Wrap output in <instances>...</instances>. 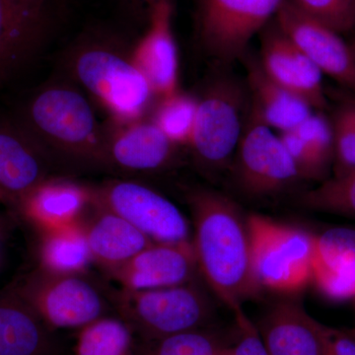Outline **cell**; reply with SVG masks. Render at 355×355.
I'll list each match as a JSON object with an SVG mask.
<instances>
[{
	"mask_svg": "<svg viewBox=\"0 0 355 355\" xmlns=\"http://www.w3.org/2000/svg\"><path fill=\"white\" fill-rule=\"evenodd\" d=\"M198 272L229 309L243 307L261 291L252 266L247 216L230 198L207 189L187 195Z\"/></svg>",
	"mask_w": 355,
	"mask_h": 355,
	"instance_id": "6da1fadb",
	"label": "cell"
},
{
	"mask_svg": "<svg viewBox=\"0 0 355 355\" xmlns=\"http://www.w3.org/2000/svg\"><path fill=\"white\" fill-rule=\"evenodd\" d=\"M21 125L60 173L108 172L105 130L93 104L76 84H46L21 110Z\"/></svg>",
	"mask_w": 355,
	"mask_h": 355,
	"instance_id": "7a4b0ae2",
	"label": "cell"
},
{
	"mask_svg": "<svg viewBox=\"0 0 355 355\" xmlns=\"http://www.w3.org/2000/svg\"><path fill=\"white\" fill-rule=\"evenodd\" d=\"M62 62L72 83L87 93L111 121L146 118L157 101L150 83L135 64L132 46L114 32L83 33Z\"/></svg>",
	"mask_w": 355,
	"mask_h": 355,
	"instance_id": "3957f363",
	"label": "cell"
},
{
	"mask_svg": "<svg viewBox=\"0 0 355 355\" xmlns=\"http://www.w3.org/2000/svg\"><path fill=\"white\" fill-rule=\"evenodd\" d=\"M114 312L137 340H153L209 327L214 306L197 282L147 291H112Z\"/></svg>",
	"mask_w": 355,
	"mask_h": 355,
	"instance_id": "277c9868",
	"label": "cell"
},
{
	"mask_svg": "<svg viewBox=\"0 0 355 355\" xmlns=\"http://www.w3.org/2000/svg\"><path fill=\"white\" fill-rule=\"evenodd\" d=\"M53 331L79 330L114 311L112 291L84 275H58L37 268L12 287Z\"/></svg>",
	"mask_w": 355,
	"mask_h": 355,
	"instance_id": "5b68a950",
	"label": "cell"
},
{
	"mask_svg": "<svg viewBox=\"0 0 355 355\" xmlns=\"http://www.w3.org/2000/svg\"><path fill=\"white\" fill-rule=\"evenodd\" d=\"M247 219L252 266L260 288L282 294L303 291L312 282L315 235L261 214Z\"/></svg>",
	"mask_w": 355,
	"mask_h": 355,
	"instance_id": "8992f818",
	"label": "cell"
},
{
	"mask_svg": "<svg viewBox=\"0 0 355 355\" xmlns=\"http://www.w3.org/2000/svg\"><path fill=\"white\" fill-rule=\"evenodd\" d=\"M286 0H196L198 41L210 57L231 64L244 57L250 42L277 17Z\"/></svg>",
	"mask_w": 355,
	"mask_h": 355,
	"instance_id": "52a82bcc",
	"label": "cell"
},
{
	"mask_svg": "<svg viewBox=\"0 0 355 355\" xmlns=\"http://www.w3.org/2000/svg\"><path fill=\"white\" fill-rule=\"evenodd\" d=\"M93 202L130 222L156 243L191 241L190 225L171 200L130 178L92 186Z\"/></svg>",
	"mask_w": 355,
	"mask_h": 355,
	"instance_id": "ba28073f",
	"label": "cell"
},
{
	"mask_svg": "<svg viewBox=\"0 0 355 355\" xmlns=\"http://www.w3.org/2000/svg\"><path fill=\"white\" fill-rule=\"evenodd\" d=\"M244 93L234 81L219 79L198 98L197 116L189 147L193 160L205 170L227 162L241 139Z\"/></svg>",
	"mask_w": 355,
	"mask_h": 355,
	"instance_id": "9c48e42d",
	"label": "cell"
},
{
	"mask_svg": "<svg viewBox=\"0 0 355 355\" xmlns=\"http://www.w3.org/2000/svg\"><path fill=\"white\" fill-rule=\"evenodd\" d=\"M236 180L251 197H268L300 180L279 135L252 107L238 144Z\"/></svg>",
	"mask_w": 355,
	"mask_h": 355,
	"instance_id": "30bf717a",
	"label": "cell"
},
{
	"mask_svg": "<svg viewBox=\"0 0 355 355\" xmlns=\"http://www.w3.org/2000/svg\"><path fill=\"white\" fill-rule=\"evenodd\" d=\"M108 173L125 177L163 171L176 161L178 146L150 116L132 121H109L104 125Z\"/></svg>",
	"mask_w": 355,
	"mask_h": 355,
	"instance_id": "8fae6325",
	"label": "cell"
},
{
	"mask_svg": "<svg viewBox=\"0 0 355 355\" xmlns=\"http://www.w3.org/2000/svg\"><path fill=\"white\" fill-rule=\"evenodd\" d=\"M55 173L60 172L50 156L17 119L0 118V202L17 209Z\"/></svg>",
	"mask_w": 355,
	"mask_h": 355,
	"instance_id": "7c38bea8",
	"label": "cell"
},
{
	"mask_svg": "<svg viewBox=\"0 0 355 355\" xmlns=\"http://www.w3.org/2000/svg\"><path fill=\"white\" fill-rule=\"evenodd\" d=\"M277 27L317 65L355 92V57L340 34L286 0L277 15Z\"/></svg>",
	"mask_w": 355,
	"mask_h": 355,
	"instance_id": "4fadbf2b",
	"label": "cell"
},
{
	"mask_svg": "<svg viewBox=\"0 0 355 355\" xmlns=\"http://www.w3.org/2000/svg\"><path fill=\"white\" fill-rule=\"evenodd\" d=\"M198 272L193 242L156 243L107 272L125 291H147L195 282Z\"/></svg>",
	"mask_w": 355,
	"mask_h": 355,
	"instance_id": "5bb4252c",
	"label": "cell"
},
{
	"mask_svg": "<svg viewBox=\"0 0 355 355\" xmlns=\"http://www.w3.org/2000/svg\"><path fill=\"white\" fill-rule=\"evenodd\" d=\"M173 0H158L149 12L146 31L132 46L135 64L146 77L156 98L179 90V58L173 31Z\"/></svg>",
	"mask_w": 355,
	"mask_h": 355,
	"instance_id": "9a60e30c",
	"label": "cell"
},
{
	"mask_svg": "<svg viewBox=\"0 0 355 355\" xmlns=\"http://www.w3.org/2000/svg\"><path fill=\"white\" fill-rule=\"evenodd\" d=\"M260 64L273 81L305 100L314 110L327 107L322 71L279 27L261 43Z\"/></svg>",
	"mask_w": 355,
	"mask_h": 355,
	"instance_id": "2e32d148",
	"label": "cell"
},
{
	"mask_svg": "<svg viewBox=\"0 0 355 355\" xmlns=\"http://www.w3.org/2000/svg\"><path fill=\"white\" fill-rule=\"evenodd\" d=\"M256 327L268 355H324V324L300 302L275 303Z\"/></svg>",
	"mask_w": 355,
	"mask_h": 355,
	"instance_id": "e0dca14e",
	"label": "cell"
},
{
	"mask_svg": "<svg viewBox=\"0 0 355 355\" xmlns=\"http://www.w3.org/2000/svg\"><path fill=\"white\" fill-rule=\"evenodd\" d=\"M92 198V187L69 177L53 176L33 190L16 210L44 232L78 223Z\"/></svg>",
	"mask_w": 355,
	"mask_h": 355,
	"instance_id": "ac0fdd59",
	"label": "cell"
},
{
	"mask_svg": "<svg viewBox=\"0 0 355 355\" xmlns=\"http://www.w3.org/2000/svg\"><path fill=\"white\" fill-rule=\"evenodd\" d=\"M311 284L329 300L355 298V228L336 226L315 235Z\"/></svg>",
	"mask_w": 355,
	"mask_h": 355,
	"instance_id": "d6986e66",
	"label": "cell"
},
{
	"mask_svg": "<svg viewBox=\"0 0 355 355\" xmlns=\"http://www.w3.org/2000/svg\"><path fill=\"white\" fill-rule=\"evenodd\" d=\"M93 263L109 272L153 244L130 222L93 202L80 220Z\"/></svg>",
	"mask_w": 355,
	"mask_h": 355,
	"instance_id": "ffe728a7",
	"label": "cell"
},
{
	"mask_svg": "<svg viewBox=\"0 0 355 355\" xmlns=\"http://www.w3.org/2000/svg\"><path fill=\"white\" fill-rule=\"evenodd\" d=\"M0 355H64L57 331L12 289L0 292Z\"/></svg>",
	"mask_w": 355,
	"mask_h": 355,
	"instance_id": "44dd1931",
	"label": "cell"
},
{
	"mask_svg": "<svg viewBox=\"0 0 355 355\" xmlns=\"http://www.w3.org/2000/svg\"><path fill=\"white\" fill-rule=\"evenodd\" d=\"M286 150L297 169L300 180L322 183L333 170V128L323 114L313 113L294 130L279 133Z\"/></svg>",
	"mask_w": 355,
	"mask_h": 355,
	"instance_id": "7402d4cb",
	"label": "cell"
},
{
	"mask_svg": "<svg viewBox=\"0 0 355 355\" xmlns=\"http://www.w3.org/2000/svg\"><path fill=\"white\" fill-rule=\"evenodd\" d=\"M248 85L253 94V108L272 130H294L313 114L305 100L273 81L263 71L260 62L250 60Z\"/></svg>",
	"mask_w": 355,
	"mask_h": 355,
	"instance_id": "603a6c76",
	"label": "cell"
},
{
	"mask_svg": "<svg viewBox=\"0 0 355 355\" xmlns=\"http://www.w3.org/2000/svg\"><path fill=\"white\" fill-rule=\"evenodd\" d=\"M40 233L38 268L58 275L87 273L93 261L80 221Z\"/></svg>",
	"mask_w": 355,
	"mask_h": 355,
	"instance_id": "cb8c5ba5",
	"label": "cell"
},
{
	"mask_svg": "<svg viewBox=\"0 0 355 355\" xmlns=\"http://www.w3.org/2000/svg\"><path fill=\"white\" fill-rule=\"evenodd\" d=\"M137 338L118 315H107L79 329L74 355H135Z\"/></svg>",
	"mask_w": 355,
	"mask_h": 355,
	"instance_id": "d4e9b609",
	"label": "cell"
},
{
	"mask_svg": "<svg viewBox=\"0 0 355 355\" xmlns=\"http://www.w3.org/2000/svg\"><path fill=\"white\" fill-rule=\"evenodd\" d=\"M46 36L26 23L6 0H0V80L24 62Z\"/></svg>",
	"mask_w": 355,
	"mask_h": 355,
	"instance_id": "484cf974",
	"label": "cell"
},
{
	"mask_svg": "<svg viewBox=\"0 0 355 355\" xmlns=\"http://www.w3.org/2000/svg\"><path fill=\"white\" fill-rule=\"evenodd\" d=\"M137 340L135 355H222L230 347L210 326L158 340Z\"/></svg>",
	"mask_w": 355,
	"mask_h": 355,
	"instance_id": "4316f807",
	"label": "cell"
},
{
	"mask_svg": "<svg viewBox=\"0 0 355 355\" xmlns=\"http://www.w3.org/2000/svg\"><path fill=\"white\" fill-rule=\"evenodd\" d=\"M197 110L198 98L178 90L156 101L150 118L173 144L189 146Z\"/></svg>",
	"mask_w": 355,
	"mask_h": 355,
	"instance_id": "83f0119b",
	"label": "cell"
},
{
	"mask_svg": "<svg viewBox=\"0 0 355 355\" xmlns=\"http://www.w3.org/2000/svg\"><path fill=\"white\" fill-rule=\"evenodd\" d=\"M299 202L305 209L355 219V169L333 176L303 193Z\"/></svg>",
	"mask_w": 355,
	"mask_h": 355,
	"instance_id": "f1b7e54d",
	"label": "cell"
},
{
	"mask_svg": "<svg viewBox=\"0 0 355 355\" xmlns=\"http://www.w3.org/2000/svg\"><path fill=\"white\" fill-rule=\"evenodd\" d=\"M334 135L333 176L355 169V103L338 109L331 121Z\"/></svg>",
	"mask_w": 355,
	"mask_h": 355,
	"instance_id": "f546056e",
	"label": "cell"
},
{
	"mask_svg": "<svg viewBox=\"0 0 355 355\" xmlns=\"http://www.w3.org/2000/svg\"><path fill=\"white\" fill-rule=\"evenodd\" d=\"M338 34L352 32L355 27V0H288Z\"/></svg>",
	"mask_w": 355,
	"mask_h": 355,
	"instance_id": "4dcf8cb0",
	"label": "cell"
},
{
	"mask_svg": "<svg viewBox=\"0 0 355 355\" xmlns=\"http://www.w3.org/2000/svg\"><path fill=\"white\" fill-rule=\"evenodd\" d=\"M235 338L229 347L230 355H268L261 342L256 324L251 321L243 307L234 312Z\"/></svg>",
	"mask_w": 355,
	"mask_h": 355,
	"instance_id": "1f68e13d",
	"label": "cell"
},
{
	"mask_svg": "<svg viewBox=\"0 0 355 355\" xmlns=\"http://www.w3.org/2000/svg\"><path fill=\"white\" fill-rule=\"evenodd\" d=\"M18 15L32 27L48 33L53 22L55 0H6Z\"/></svg>",
	"mask_w": 355,
	"mask_h": 355,
	"instance_id": "d6a6232c",
	"label": "cell"
},
{
	"mask_svg": "<svg viewBox=\"0 0 355 355\" xmlns=\"http://www.w3.org/2000/svg\"><path fill=\"white\" fill-rule=\"evenodd\" d=\"M324 355H355L354 334L324 324Z\"/></svg>",
	"mask_w": 355,
	"mask_h": 355,
	"instance_id": "836d02e7",
	"label": "cell"
},
{
	"mask_svg": "<svg viewBox=\"0 0 355 355\" xmlns=\"http://www.w3.org/2000/svg\"><path fill=\"white\" fill-rule=\"evenodd\" d=\"M128 1L132 4L133 8L141 11V12H146L147 18H148L151 8H153L154 4H155L158 0H128Z\"/></svg>",
	"mask_w": 355,
	"mask_h": 355,
	"instance_id": "e575fe53",
	"label": "cell"
},
{
	"mask_svg": "<svg viewBox=\"0 0 355 355\" xmlns=\"http://www.w3.org/2000/svg\"><path fill=\"white\" fill-rule=\"evenodd\" d=\"M352 32H354V39H352V44H349L350 49H352V53H354V57H355V27L354 28V30H352Z\"/></svg>",
	"mask_w": 355,
	"mask_h": 355,
	"instance_id": "d590c367",
	"label": "cell"
},
{
	"mask_svg": "<svg viewBox=\"0 0 355 355\" xmlns=\"http://www.w3.org/2000/svg\"><path fill=\"white\" fill-rule=\"evenodd\" d=\"M222 355H230V352H229V349L227 350H226V352H224V354Z\"/></svg>",
	"mask_w": 355,
	"mask_h": 355,
	"instance_id": "8d00e7d4",
	"label": "cell"
},
{
	"mask_svg": "<svg viewBox=\"0 0 355 355\" xmlns=\"http://www.w3.org/2000/svg\"><path fill=\"white\" fill-rule=\"evenodd\" d=\"M352 333H354V335H355V329H352Z\"/></svg>",
	"mask_w": 355,
	"mask_h": 355,
	"instance_id": "74e56055",
	"label": "cell"
}]
</instances>
